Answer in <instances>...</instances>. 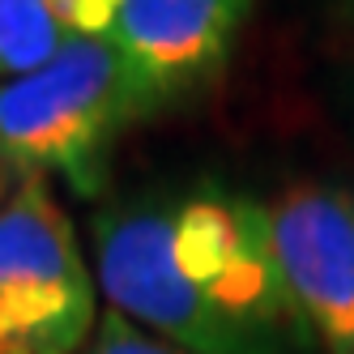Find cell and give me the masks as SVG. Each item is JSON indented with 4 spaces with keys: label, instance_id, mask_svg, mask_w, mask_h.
<instances>
[{
    "label": "cell",
    "instance_id": "8992f818",
    "mask_svg": "<svg viewBox=\"0 0 354 354\" xmlns=\"http://www.w3.org/2000/svg\"><path fill=\"white\" fill-rule=\"evenodd\" d=\"M120 0H0V82L43 68L73 39L107 35Z\"/></svg>",
    "mask_w": 354,
    "mask_h": 354
},
{
    "label": "cell",
    "instance_id": "52a82bcc",
    "mask_svg": "<svg viewBox=\"0 0 354 354\" xmlns=\"http://www.w3.org/2000/svg\"><path fill=\"white\" fill-rule=\"evenodd\" d=\"M82 354H188V350L149 337L145 328H137L129 316H120V312H103L98 324H94V337L86 342Z\"/></svg>",
    "mask_w": 354,
    "mask_h": 354
},
{
    "label": "cell",
    "instance_id": "5b68a950",
    "mask_svg": "<svg viewBox=\"0 0 354 354\" xmlns=\"http://www.w3.org/2000/svg\"><path fill=\"white\" fill-rule=\"evenodd\" d=\"M257 0H120L107 39L158 107L209 86Z\"/></svg>",
    "mask_w": 354,
    "mask_h": 354
},
{
    "label": "cell",
    "instance_id": "277c9868",
    "mask_svg": "<svg viewBox=\"0 0 354 354\" xmlns=\"http://www.w3.org/2000/svg\"><path fill=\"white\" fill-rule=\"evenodd\" d=\"M269 222L312 342L324 354H354V192L295 184L269 205Z\"/></svg>",
    "mask_w": 354,
    "mask_h": 354
},
{
    "label": "cell",
    "instance_id": "3957f363",
    "mask_svg": "<svg viewBox=\"0 0 354 354\" xmlns=\"http://www.w3.org/2000/svg\"><path fill=\"white\" fill-rule=\"evenodd\" d=\"M94 290L52 180L26 175L0 209V354H82L98 324Z\"/></svg>",
    "mask_w": 354,
    "mask_h": 354
},
{
    "label": "cell",
    "instance_id": "6da1fadb",
    "mask_svg": "<svg viewBox=\"0 0 354 354\" xmlns=\"http://www.w3.org/2000/svg\"><path fill=\"white\" fill-rule=\"evenodd\" d=\"M111 312L188 354H299L312 328L286 286L269 205L218 184L145 192L90 222Z\"/></svg>",
    "mask_w": 354,
    "mask_h": 354
},
{
    "label": "cell",
    "instance_id": "7a4b0ae2",
    "mask_svg": "<svg viewBox=\"0 0 354 354\" xmlns=\"http://www.w3.org/2000/svg\"><path fill=\"white\" fill-rule=\"evenodd\" d=\"M158 111L107 35L73 39L26 77L0 82V154L17 175L60 180L98 196L120 133Z\"/></svg>",
    "mask_w": 354,
    "mask_h": 354
},
{
    "label": "cell",
    "instance_id": "ba28073f",
    "mask_svg": "<svg viewBox=\"0 0 354 354\" xmlns=\"http://www.w3.org/2000/svg\"><path fill=\"white\" fill-rule=\"evenodd\" d=\"M21 180H26V175H17V167H13L5 154H0V209L13 201V192L21 188Z\"/></svg>",
    "mask_w": 354,
    "mask_h": 354
}]
</instances>
